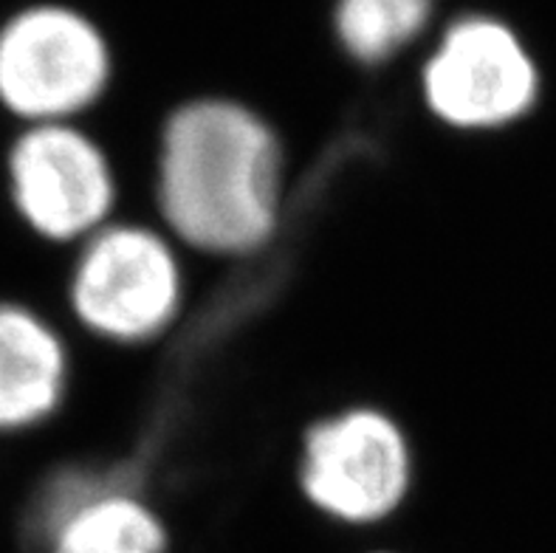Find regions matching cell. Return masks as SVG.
<instances>
[{
    "mask_svg": "<svg viewBox=\"0 0 556 553\" xmlns=\"http://www.w3.org/2000/svg\"><path fill=\"white\" fill-rule=\"evenodd\" d=\"M418 93L427 116L450 134H494L534 111L540 68L515 28L489 14H464L421 63Z\"/></svg>",
    "mask_w": 556,
    "mask_h": 553,
    "instance_id": "cell-5",
    "label": "cell"
},
{
    "mask_svg": "<svg viewBox=\"0 0 556 553\" xmlns=\"http://www.w3.org/2000/svg\"><path fill=\"white\" fill-rule=\"evenodd\" d=\"M63 300L88 342L148 351L181 325L190 277L162 229L116 217L77 246L65 268Z\"/></svg>",
    "mask_w": 556,
    "mask_h": 553,
    "instance_id": "cell-2",
    "label": "cell"
},
{
    "mask_svg": "<svg viewBox=\"0 0 556 553\" xmlns=\"http://www.w3.org/2000/svg\"><path fill=\"white\" fill-rule=\"evenodd\" d=\"M289 148L243 99L204 93L169 108L150 162V221L195 257L254 260L289 215Z\"/></svg>",
    "mask_w": 556,
    "mask_h": 553,
    "instance_id": "cell-1",
    "label": "cell"
},
{
    "mask_svg": "<svg viewBox=\"0 0 556 553\" xmlns=\"http://www.w3.org/2000/svg\"><path fill=\"white\" fill-rule=\"evenodd\" d=\"M294 480L323 517L348 528L379 526L413 498L416 449L384 406H342L303 429Z\"/></svg>",
    "mask_w": 556,
    "mask_h": 553,
    "instance_id": "cell-3",
    "label": "cell"
},
{
    "mask_svg": "<svg viewBox=\"0 0 556 553\" xmlns=\"http://www.w3.org/2000/svg\"><path fill=\"white\" fill-rule=\"evenodd\" d=\"M7 184L28 231L56 249L79 246L122 210L111 153L77 122L26 125L9 144Z\"/></svg>",
    "mask_w": 556,
    "mask_h": 553,
    "instance_id": "cell-6",
    "label": "cell"
},
{
    "mask_svg": "<svg viewBox=\"0 0 556 553\" xmlns=\"http://www.w3.org/2000/svg\"><path fill=\"white\" fill-rule=\"evenodd\" d=\"M111 85V42L88 14L37 3L0 26V105L14 120H83L105 105Z\"/></svg>",
    "mask_w": 556,
    "mask_h": 553,
    "instance_id": "cell-4",
    "label": "cell"
},
{
    "mask_svg": "<svg viewBox=\"0 0 556 553\" xmlns=\"http://www.w3.org/2000/svg\"><path fill=\"white\" fill-rule=\"evenodd\" d=\"M74 353L31 305L0 302V432H28L63 413Z\"/></svg>",
    "mask_w": 556,
    "mask_h": 553,
    "instance_id": "cell-7",
    "label": "cell"
},
{
    "mask_svg": "<svg viewBox=\"0 0 556 553\" xmlns=\"http://www.w3.org/2000/svg\"><path fill=\"white\" fill-rule=\"evenodd\" d=\"M169 533L153 500L116 491L83 505L46 553H167Z\"/></svg>",
    "mask_w": 556,
    "mask_h": 553,
    "instance_id": "cell-8",
    "label": "cell"
},
{
    "mask_svg": "<svg viewBox=\"0 0 556 553\" xmlns=\"http://www.w3.org/2000/svg\"><path fill=\"white\" fill-rule=\"evenodd\" d=\"M432 14L435 0H337L333 37L353 63L379 68L427 32Z\"/></svg>",
    "mask_w": 556,
    "mask_h": 553,
    "instance_id": "cell-9",
    "label": "cell"
}]
</instances>
